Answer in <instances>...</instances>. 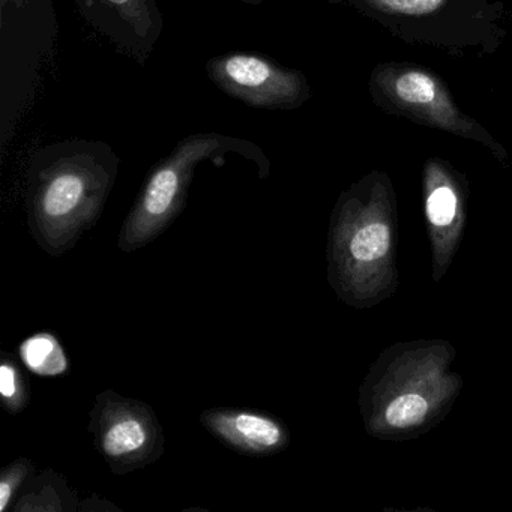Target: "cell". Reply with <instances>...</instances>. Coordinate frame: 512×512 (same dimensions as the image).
<instances>
[{
  "label": "cell",
  "mask_w": 512,
  "mask_h": 512,
  "mask_svg": "<svg viewBox=\"0 0 512 512\" xmlns=\"http://www.w3.org/2000/svg\"><path fill=\"white\" fill-rule=\"evenodd\" d=\"M23 364L40 376H61L68 370V359L61 343L50 332H40L20 346Z\"/></svg>",
  "instance_id": "obj_9"
},
{
  "label": "cell",
  "mask_w": 512,
  "mask_h": 512,
  "mask_svg": "<svg viewBox=\"0 0 512 512\" xmlns=\"http://www.w3.org/2000/svg\"><path fill=\"white\" fill-rule=\"evenodd\" d=\"M368 91L373 103L388 115L481 143L500 160L508 157L503 146L455 104L442 77L428 68L404 62L376 65Z\"/></svg>",
  "instance_id": "obj_3"
},
{
  "label": "cell",
  "mask_w": 512,
  "mask_h": 512,
  "mask_svg": "<svg viewBox=\"0 0 512 512\" xmlns=\"http://www.w3.org/2000/svg\"><path fill=\"white\" fill-rule=\"evenodd\" d=\"M98 505L94 500V496L89 497L85 502L80 503L79 511H110V509H115V511H119L113 503L107 502V500L101 499L98 497Z\"/></svg>",
  "instance_id": "obj_15"
},
{
  "label": "cell",
  "mask_w": 512,
  "mask_h": 512,
  "mask_svg": "<svg viewBox=\"0 0 512 512\" xmlns=\"http://www.w3.org/2000/svg\"><path fill=\"white\" fill-rule=\"evenodd\" d=\"M8 2H10V0H2V5H4V7H5V5L8 4ZM19 2H20V0H19Z\"/></svg>",
  "instance_id": "obj_17"
},
{
  "label": "cell",
  "mask_w": 512,
  "mask_h": 512,
  "mask_svg": "<svg viewBox=\"0 0 512 512\" xmlns=\"http://www.w3.org/2000/svg\"><path fill=\"white\" fill-rule=\"evenodd\" d=\"M31 398L28 377L16 359L2 353L0 361V401L10 415H19L28 407Z\"/></svg>",
  "instance_id": "obj_10"
},
{
  "label": "cell",
  "mask_w": 512,
  "mask_h": 512,
  "mask_svg": "<svg viewBox=\"0 0 512 512\" xmlns=\"http://www.w3.org/2000/svg\"><path fill=\"white\" fill-rule=\"evenodd\" d=\"M23 493L16 499L11 508L16 512H77L79 499L76 493L68 487L64 475L55 470H43L40 475H34L25 487Z\"/></svg>",
  "instance_id": "obj_8"
},
{
  "label": "cell",
  "mask_w": 512,
  "mask_h": 512,
  "mask_svg": "<svg viewBox=\"0 0 512 512\" xmlns=\"http://www.w3.org/2000/svg\"><path fill=\"white\" fill-rule=\"evenodd\" d=\"M247 2H250V4H259L262 0H247Z\"/></svg>",
  "instance_id": "obj_16"
},
{
  "label": "cell",
  "mask_w": 512,
  "mask_h": 512,
  "mask_svg": "<svg viewBox=\"0 0 512 512\" xmlns=\"http://www.w3.org/2000/svg\"><path fill=\"white\" fill-rule=\"evenodd\" d=\"M35 475V464L29 458H17L0 472V512L14 505L19 491Z\"/></svg>",
  "instance_id": "obj_12"
},
{
  "label": "cell",
  "mask_w": 512,
  "mask_h": 512,
  "mask_svg": "<svg viewBox=\"0 0 512 512\" xmlns=\"http://www.w3.org/2000/svg\"><path fill=\"white\" fill-rule=\"evenodd\" d=\"M223 91L254 107H295L308 97L305 77L254 55H227L209 64Z\"/></svg>",
  "instance_id": "obj_6"
},
{
  "label": "cell",
  "mask_w": 512,
  "mask_h": 512,
  "mask_svg": "<svg viewBox=\"0 0 512 512\" xmlns=\"http://www.w3.org/2000/svg\"><path fill=\"white\" fill-rule=\"evenodd\" d=\"M115 176V163L85 149L38 164L29 184L28 224L40 248L53 257L73 250L100 220Z\"/></svg>",
  "instance_id": "obj_1"
},
{
  "label": "cell",
  "mask_w": 512,
  "mask_h": 512,
  "mask_svg": "<svg viewBox=\"0 0 512 512\" xmlns=\"http://www.w3.org/2000/svg\"><path fill=\"white\" fill-rule=\"evenodd\" d=\"M428 404L416 394L401 395L391 401L386 409V421L392 427L406 428L419 424L427 415Z\"/></svg>",
  "instance_id": "obj_13"
},
{
  "label": "cell",
  "mask_w": 512,
  "mask_h": 512,
  "mask_svg": "<svg viewBox=\"0 0 512 512\" xmlns=\"http://www.w3.org/2000/svg\"><path fill=\"white\" fill-rule=\"evenodd\" d=\"M89 431L113 475H127L154 464L166 448L155 410L145 401L124 397L113 389L95 398Z\"/></svg>",
  "instance_id": "obj_5"
},
{
  "label": "cell",
  "mask_w": 512,
  "mask_h": 512,
  "mask_svg": "<svg viewBox=\"0 0 512 512\" xmlns=\"http://www.w3.org/2000/svg\"><path fill=\"white\" fill-rule=\"evenodd\" d=\"M223 137L191 136L155 167L119 232L122 253H136L160 238L184 211L197 164L223 148Z\"/></svg>",
  "instance_id": "obj_4"
},
{
  "label": "cell",
  "mask_w": 512,
  "mask_h": 512,
  "mask_svg": "<svg viewBox=\"0 0 512 512\" xmlns=\"http://www.w3.org/2000/svg\"><path fill=\"white\" fill-rule=\"evenodd\" d=\"M352 5L395 37L452 55L494 52L506 35L500 0H331Z\"/></svg>",
  "instance_id": "obj_2"
},
{
  "label": "cell",
  "mask_w": 512,
  "mask_h": 512,
  "mask_svg": "<svg viewBox=\"0 0 512 512\" xmlns=\"http://www.w3.org/2000/svg\"><path fill=\"white\" fill-rule=\"evenodd\" d=\"M389 227L383 223L365 224L350 241V254L359 262H373L385 256L389 250Z\"/></svg>",
  "instance_id": "obj_11"
},
{
  "label": "cell",
  "mask_w": 512,
  "mask_h": 512,
  "mask_svg": "<svg viewBox=\"0 0 512 512\" xmlns=\"http://www.w3.org/2000/svg\"><path fill=\"white\" fill-rule=\"evenodd\" d=\"M206 431L238 454L271 457L290 445V431L281 419L257 410L214 407L200 415Z\"/></svg>",
  "instance_id": "obj_7"
},
{
  "label": "cell",
  "mask_w": 512,
  "mask_h": 512,
  "mask_svg": "<svg viewBox=\"0 0 512 512\" xmlns=\"http://www.w3.org/2000/svg\"><path fill=\"white\" fill-rule=\"evenodd\" d=\"M106 2L118 10L139 34H145L146 29L151 28L152 20L145 0H106Z\"/></svg>",
  "instance_id": "obj_14"
}]
</instances>
